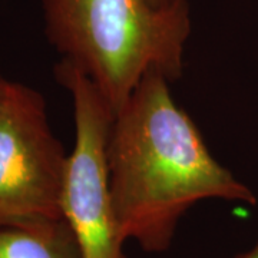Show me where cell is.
<instances>
[{
	"label": "cell",
	"mask_w": 258,
	"mask_h": 258,
	"mask_svg": "<svg viewBox=\"0 0 258 258\" xmlns=\"http://www.w3.org/2000/svg\"><path fill=\"white\" fill-rule=\"evenodd\" d=\"M112 203L122 238L147 252L171 247L181 218L204 200L254 205L255 195L222 166L189 115L152 71L115 116L108 141Z\"/></svg>",
	"instance_id": "6da1fadb"
},
{
	"label": "cell",
	"mask_w": 258,
	"mask_h": 258,
	"mask_svg": "<svg viewBox=\"0 0 258 258\" xmlns=\"http://www.w3.org/2000/svg\"><path fill=\"white\" fill-rule=\"evenodd\" d=\"M42 9L49 43L92 81L113 116L147 74L169 82L182 74L186 0L164 9L149 0H42Z\"/></svg>",
	"instance_id": "7a4b0ae2"
},
{
	"label": "cell",
	"mask_w": 258,
	"mask_h": 258,
	"mask_svg": "<svg viewBox=\"0 0 258 258\" xmlns=\"http://www.w3.org/2000/svg\"><path fill=\"white\" fill-rule=\"evenodd\" d=\"M55 78L72 96L75 147L68 157L62 217L69 224L83 258H128L112 203L108 141L113 112L93 82L64 60Z\"/></svg>",
	"instance_id": "3957f363"
},
{
	"label": "cell",
	"mask_w": 258,
	"mask_h": 258,
	"mask_svg": "<svg viewBox=\"0 0 258 258\" xmlns=\"http://www.w3.org/2000/svg\"><path fill=\"white\" fill-rule=\"evenodd\" d=\"M68 157L40 92L8 81L0 96V227L63 218Z\"/></svg>",
	"instance_id": "277c9868"
},
{
	"label": "cell",
	"mask_w": 258,
	"mask_h": 258,
	"mask_svg": "<svg viewBox=\"0 0 258 258\" xmlns=\"http://www.w3.org/2000/svg\"><path fill=\"white\" fill-rule=\"evenodd\" d=\"M0 258H83L64 218L0 227Z\"/></svg>",
	"instance_id": "5b68a950"
},
{
	"label": "cell",
	"mask_w": 258,
	"mask_h": 258,
	"mask_svg": "<svg viewBox=\"0 0 258 258\" xmlns=\"http://www.w3.org/2000/svg\"><path fill=\"white\" fill-rule=\"evenodd\" d=\"M232 258H258V240L251 248L247 249V251H244V252L237 254L235 257Z\"/></svg>",
	"instance_id": "8992f818"
},
{
	"label": "cell",
	"mask_w": 258,
	"mask_h": 258,
	"mask_svg": "<svg viewBox=\"0 0 258 258\" xmlns=\"http://www.w3.org/2000/svg\"><path fill=\"white\" fill-rule=\"evenodd\" d=\"M149 2L158 9H164V8H171V6H174L182 0H149Z\"/></svg>",
	"instance_id": "52a82bcc"
},
{
	"label": "cell",
	"mask_w": 258,
	"mask_h": 258,
	"mask_svg": "<svg viewBox=\"0 0 258 258\" xmlns=\"http://www.w3.org/2000/svg\"><path fill=\"white\" fill-rule=\"evenodd\" d=\"M6 79L0 75V96H2V93H3V89H5V85H6Z\"/></svg>",
	"instance_id": "ba28073f"
}]
</instances>
